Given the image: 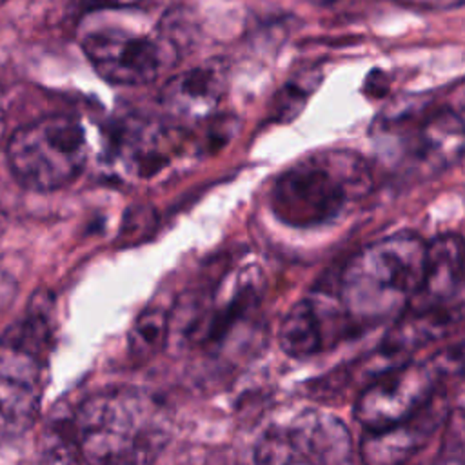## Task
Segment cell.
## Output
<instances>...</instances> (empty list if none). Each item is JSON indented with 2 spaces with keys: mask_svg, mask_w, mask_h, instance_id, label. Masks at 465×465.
<instances>
[{
  "mask_svg": "<svg viewBox=\"0 0 465 465\" xmlns=\"http://www.w3.org/2000/svg\"><path fill=\"white\" fill-rule=\"evenodd\" d=\"M461 369V349L454 347L427 361H403L380 374L360 392L354 416L367 430H381L425 407L441 387L445 376Z\"/></svg>",
  "mask_w": 465,
  "mask_h": 465,
  "instance_id": "6",
  "label": "cell"
},
{
  "mask_svg": "<svg viewBox=\"0 0 465 465\" xmlns=\"http://www.w3.org/2000/svg\"><path fill=\"white\" fill-rule=\"evenodd\" d=\"M225 91V67L220 62H207L169 78L160 91V104L173 120L200 122L216 111Z\"/></svg>",
  "mask_w": 465,
  "mask_h": 465,
  "instance_id": "11",
  "label": "cell"
},
{
  "mask_svg": "<svg viewBox=\"0 0 465 465\" xmlns=\"http://www.w3.org/2000/svg\"><path fill=\"white\" fill-rule=\"evenodd\" d=\"M320 82V76L316 73H303L298 78H292L283 85V89L274 96L272 114L280 122L292 120L302 107L305 105L309 94L314 91V85Z\"/></svg>",
  "mask_w": 465,
  "mask_h": 465,
  "instance_id": "15",
  "label": "cell"
},
{
  "mask_svg": "<svg viewBox=\"0 0 465 465\" xmlns=\"http://www.w3.org/2000/svg\"><path fill=\"white\" fill-rule=\"evenodd\" d=\"M67 427L84 465H151L169 441L171 418L147 391L111 387L84 398Z\"/></svg>",
  "mask_w": 465,
  "mask_h": 465,
  "instance_id": "1",
  "label": "cell"
},
{
  "mask_svg": "<svg viewBox=\"0 0 465 465\" xmlns=\"http://www.w3.org/2000/svg\"><path fill=\"white\" fill-rule=\"evenodd\" d=\"M461 252V238L452 234L427 245L423 278L405 311L463 316Z\"/></svg>",
  "mask_w": 465,
  "mask_h": 465,
  "instance_id": "9",
  "label": "cell"
},
{
  "mask_svg": "<svg viewBox=\"0 0 465 465\" xmlns=\"http://www.w3.org/2000/svg\"><path fill=\"white\" fill-rule=\"evenodd\" d=\"M371 187V167L358 153L320 151L285 169L276 178L269 202L282 223L316 227L345 216Z\"/></svg>",
  "mask_w": 465,
  "mask_h": 465,
  "instance_id": "3",
  "label": "cell"
},
{
  "mask_svg": "<svg viewBox=\"0 0 465 465\" xmlns=\"http://www.w3.org/2000/svg\"><path fill=\"white\" fill-rule=\"evenodd\" d=\"M4 140H5V116L0 111V149L4 147Z\"/></svg>",
  "mask_w": 465,
  "mask_h": 465,
  "instance_id": "20",
  "label": "cell"
},
{
  "mask_svg": "<svg viewBox=\"0 0 465 465\" xmlns=\"http://www.w3.org/2000/svg\"><path fill=\"white\" fill-rule=\"evenodd\" d=\"M27 314L0 336V438L24 436L36 421L47 385L53 327L49 300L35 296Z\"/></svg>",
  "mask_w": 465,
  "mask_h": 465,
  "instance_id": "4",
  "label": "cell"
},
{
  "mask_svg": "<svg viewBox=\"0 0 465 465\" xmlns=\"http://www.w3.org/2000/svg\"><path fill=\"white\" fill-rule=\"evenodd\" d=\"M450 412L447 394L440 391L412 416L381 430L367 432L361 441L363 465H405L427 447Z\"/></svg>",
  "mask_w": 465,
  "mask_h": 465,
  "instance_id": "8",
  "label": "cell"
},
{
  "mask_svg": "<svg viewBox=\"0 0 465 465\" xmlns=\"http://www.w3.org/2000/svg\"><path fill=\"white\" fill-rule=\"evenodd\" d=\"M93 69L116 85H143L156 80L180 56V49L160 29L140 33L127 27L104 25L87 31L82 40Z\"/></svg>",
  "mask_w": 465,
  "mask_h": 465,
  "instance_id": "7",
  "label": "cell"
},
{
  "mask_svg": "<svg viewBox=\"0 0 465 465\" xmlns=\"http://www.w3.org/2000/svg\"><path fill=\"white\" fill-rule=\"evenodd\" d=\"M143 0H78L82 13L105 11V9H131L142 5Z\"/></svg>",
  "mask_w": 465,
  "mask_h": 465,
  "instance_id": "17",
  "label": "cell"
},
{
  "mask_svg": "<svg viewBox=\"0 0 465 465\" xmlns=\"http://www.w3.org/2000/svg\"><path fill=\"white\" fill-rule=\"evenodd\" d=\"M113 151L127 171L149 178L160 173L174 151L173 133L156 122L125 120L114 133Z\"/></svg>",
  "mask_w": 465,
  "mask_h": 465,
  "instance_id": "12",
  "label": "cell"
},
{
  "mask_svg": "<svg viewBox=\"0 0 465 465\" xmlns=\"http://www.w3.org/2000/svg\"><path fill=\"white\" fill-rule=\"evenodd\" d=\"M411 7H421V9H447V7H460L463 0H398Z\"/></svg>",
  "mask_w": 465,
  "mask_h": 465,
  "instance_id": "18",
  "label": "cell"
},
{
  "mask_svg": "<svg viewBox=\"0 0 465 465\" xmlns=\"http://www.w3.org/2000/svg\"><path fill=\"white\" fill-rule=\"evenodd\" d=\"M351 332L338 303L327 305L318 298H303L296 302L278 331L282 351L291 358H311L329 345L336 343V334Z\"/></svg>",
  "mask_w": 465,
  "mask_h": 465,
  "instance_id": "10",
  "label": "cell"
},
{
  "mask_svg": "<svg viewBox=\"0 0 465 465\" xmlns=\"http://www.w3.org/2000/svg\"><path fill=\"white\" fill-rule=\"evenodd\" d=\"M256 465H323V461L303 445L285 425L269 429L254 450Z\"/></svg>",
  "mask_w": 465,
  "mask_h": 465,
  "instance_id": "13",
  "label": "cell"
},
{
  "mask_svg": "<svg viewBox=\"0 0 465 465\" xmlns=\"http://www.w3.org/2000/svg\"><path fill=\"white\" fill-rule=\"evenodd\" d=\"M376 78L369 76L367 84H365V91L371 93V96H381V93H385L389 89V82L387 78H383L381 71H374L372 73Z\"/></svg>",
  "mask_w": 465,
  "mask_h": 465,
  "instance_id": "19",
  "label": "cell"
},
{
  "mask_svg": "<svg viewBox=\"0 0 465 465\" xmlns=\"http://www.w3.org/2000/svg\"><path fill=\"white\" fill-rule=\"evenodd\" d=\"M427 243L412 232H396L358 251L338 280L336 303L351 331L396 320L421 283Z\"/></svg>",
  "mask_w": 465,
  "mask_h": 465,
  "instance_id": "2",
  "label": "cell"
},
{
  "mask_svg": "<svg viewBox=\"0 0 465 465\" xmlns=\"http://www.w3.org/2000/svg\"><path fill=\"white\" fill-rule=\"evenodd\" d=\"M4 229H5V220H4V216L0 214V236L4 234Z\"/></svg>",
  "mask_w": 465,
  "mask_h": 465,
  "instance_id": "21",
  "label": "cell"
},
{
  "mask_svg": "<svg viewBox=\"0 0 465 465\" xmlns=\"http://www.w3.org/2000/svg\"><path fill=\"white\" fill-rule=\"evenodd\" d=\"M5 154L22 187L49 193L80 176L87 162V140L76 118L49 114L18 127L7 138Z\"/></svg>",
  "mask_w": 465,
  "mask_h": 465,
  "instance_id": "5",
  "label": "cell"
},
{
  "mask_svg": "<svg viewBox=\"0 0 465 465\" xmlns=\"http://www.w3.org/2000/svg\"><path fill=\"white\" fill-rule=\"evenodd\" d=\"M169 329L171 318L162 307L151 305L143 309L129 331L131 358L138 363L151 360L165 345L169 338Z\"/></svg>",
  "mask_w": 465,
  "mask_h": 465,
  "instance_id": "14",
  "label": "cell"
},
{
  "mask_svg": "<svg viewBox=\"0 0 465 465\" xmlns=\"http://www.w3.org/2000/svg\"><path fill=\"white\" fill-rule=\"evenodd\" d=\"M449 430L445 432L440 456L436 465H465L463 463V425H461V409L449 412Z\"/></svg>",
  "mask_w": 465,
  "mask_h": 465,
  "instance_id": "16",
  "label": "cell"
}]
</instances>
